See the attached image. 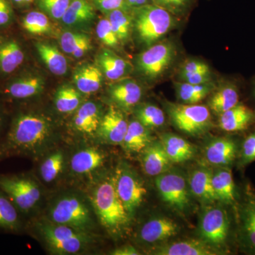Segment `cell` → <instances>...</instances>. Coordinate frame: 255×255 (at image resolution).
Listing matches in <instances>:
<instances>
[{"label": "cell", "instance_id": "1", "mask_svg": "<svg viewBox=\"0 0 255 255\" xmlns=\"http://www.w3.org/2000/svg\"><path fill=\"white\" fill-rule=\"evenodd\" d=\"M53 132L54 127L48 117L18 109L10 117L7 130L0 140V159L36 155L48 145Z\"/></svg>", "mask_w": 255, "mask_h": 255}, {"label": "cell", "instance_id": "2", "mask_svg": "<svg viewBox=\"0 0 255 255\" xmlns=\"http://www.w3.org/2000/svg\"><path fill=\"white\" fill-rule=\"evenodd\" d=\"M92 206L101 224L112 234L123 232L130 217L117 194L114 177L102 181L92 194Z\"/></svg>", "mask_w": 255, "mask_h": 255}, {"label": "cell", "instance_id": "3", "mask_svg": "<svg viewBox=\"0 0 255 255\" xmlns=\"http://www.w3.org/2000/svg\"><path fill=\"white\" fill-rule=\"evenodd\" d=\"M131 14L132 32L147 48L157 43L175 23L174 14L152 3L131 9Z\"/></svg>", "mask_w": 255, "mask_h": 255}, {"label": "cell", "instance_id": "4", "mask_svg": "<svg viewBox=\"0 0 255 255\" xmlns=\"http://www.w3.org/2000/svg\"><path fill=\"white\" fill-rule=\"evenodd\" d=\"M50 222L90 233L94 227L93 216L85 201L73 194L60 196L50 206Z\"/></svg>", "mask_w": 255, "mask_h": 255}, {"label": "cell", "instance_id": "5", "mask_svg": "<svg viewBox=\"0 0 255 255\" xmlns=\"http://www.w3.org/2000/svg\"><path fill=\"white\" fill-rule=\"evenodd\" d=\"M39 231L47 246L55 254H77L91 242L90 233L50 221L40 223Z\"/></svg>", "mask_w": 255, "mask_h": 255}, {"label": "cell", "instance_id": "6", "mask_svg": "<svg viewBox=\"0 0 255 255\" xmlns=\"http://www.w3.org/2000/svg\"><path fill=\"white\" fill-rule=\"evenodd\" d=\"M46 80L40 74L26 67L1 82L0 97L6 102H26L43 91Z\"/></svg>", "mask_w": 255, "mask_h": 255}, {"label": "cell", "instance_id": "7", "mask_svg": "<svg viewBox=\"0 0 255 255\" xmlns=\"http://www.w3.org/2000/svg\"><path fill=\"white\" fill-rule=\"evenodd\" d=\"M0 189L4 191L21 214H28L41 198L38 184L23 174L0 175Z\"/></svg>", "mask_w": 255, "mask_h": 255}, {"label": "cell", "instance_id": "8", "mask_svg": "<svg viewBox=\"0 0 255 255\" xmlns=\"http://www.w3.org/2000/svg\"><path fill=\"white\" fill-rule=\"evenodd\" d=\"M166 110L175 127L189 135H200L211 127V113L206 106L168 102Z\"/></svg>", "mask_w": 255, "mask_h": 255}, {"label": "cell", "instance_id": "9", "mask_svg": "<svg viewBox=\"0 0 255 255\" xmlns=\"http://www.w3.org/2000/svg\"><path fill=\"white\" fill-rule=\"evenodd\" d=\"M175 54V46L172 42L155 43L137 55V72L147 80H155L169 68Z\"/></svg>", "mask_w": 255, "mask_h": 255}, {"label": "cell", "instance_id": "10", "mask_svg": "<svg viewBox=\"0 0 255 255\" xmlns=\"http://www.w3.org/2000/svg\"><path fill=\"white\" fill-rule=\"evenodd\" d=\"M114 177L117 194L131 217L141 205L147 191L140 178L126 164L119 166Z\"/></svg>", "mask_w": 255, "mask_h": 255}, {"label": "cell", "instance_id": "11", "mask_svg": "<svg viewBox=\"0 0 255 255\" xmlns=\"http://www.w3.org/2000/svg\"><path fill=\"white\" fill-rule=\"evenodd\" d=\"M155 186L162 200L180 212L189 208L190 195L185 177L177 171H166L156 176Z\"/></svg>", "mask_w": 255, "mask_h": 255}, {"label": "cell", "instance_id": "12", "mask_svg": "<svg viewBox=\"0 0 255 255\" xmlns=\"http://www.w3.org/2000/svg\"><path fill=\"white\" fill-rule=\"evenodd\" d=\"M26 53L21 38L6 31L0 32V80L4 81L24 68Z\"/></svg>", "mask_w": 255, "mask_h": 255}, {"label": "cell", "instance_id": "13", "mask_svg": "<svg viewBox=\"0 0 255 255\" xmlns=\"http://www.w3.org/2000/svg\"><path fill=\"white\" fill-rule=\"evenodd\" d=\"M230 221L227 211L223 208H209L201 216L199 234L202 241L211 246H221L229 233Z\"/></svg>", "mask_w": 255, "mask_h": 255}, {"label": "cell", "instance_id": "14", "mask_svg": "<svg viewBox=\"0 0 255 255\" xmlns=\"http://www.w3.org/2000/svg\"><path fill=\"white\" fill-rule=\"evenodd\" d=\"M96 10L92 0H72L60 22L68 29L82 31L95 22Z\"/></svg>", "mask_w": 255, "mask_h": 255}, {"label": "cell", "instance_id": "15", "mask_svg": "<svg viewBox=\"0 0 255 255\" xmlns=\"http://www.w3.org/2000/svg\"><path fill=\"white\" fill-rule=\"evenodd\" d=\"M128 123L124 114L111 107L102 117L97 133L103 141L112 145H122L127 133Z\"/></svg>", "mask_w": 255, "mask_h": 255}, {"label": "cell", "instance_id": "16", "mask_svg": "<svg viewBox=\"0 0 255 255\" xmlns=\"http://www.w3.org/2000/svg\"><path fill=\"white\" fill-rule=\"evenodd\" d=\"M108 93L116 105L128 110L135 107L141 100L142 90L135 80L124 78L111 84Z\"/></svg>", "mask_w": 255, "mask_h": 255}, {"label": "cell", "instance_id": "17", "mask_svg": "<svg viewBox=\"0 0 255 255\" xmlns=\"http://www.w3.org/2000/svg\"><path fill=\"white\" fill-rule=\"evenodd\" d=\"M178 232L179 226L173 220L157 217L144 223L139 231L138 238L142 243L152 244L174 237Z\"/></svg>", "mask_w": 255, "mask_h": 255}, {"label": "cell", "instance_id": "18", "mask_svg": "<svg viewBox=\"0 0 255 255\" xmlns=\"http://www.w3.org/2000/svg\"><path fill=\"white\" fill-rule=\"evenodd\" d=\"M96 64L100 67L104 76L112 81L124 78L132 70L131 63L108 48L99 52L96 57Z\"/></svg>", "mask_w": 255, "mask_h": 255}, {"label": "cell", "instance_id": "19", "mask_svg": "<svg viewBox=\"0 0 255 255\" xmlns=\"http://www.w3.org/2000/svg\"><path fill=\"white\" fill-rule=\"evenodd\" d=\"M104 75L97 64L83 63L79 65L73 73L75 87L84 95H92L100 90Z\"/></svg>", "mask_w": 255, "mask_h": 255}, {"label": "cell", "instance_id": "20", "mask_svg": "<svg viewBox=\"0 0 255 255\" xmlns=\"http://www.w3.org/2000/svg\"><path fill=\"white\" fill-rule=\"evenodd\" d=\"M157 255H215L221 254L216 249L204 241L187 240V241L167 243L157 247L152 251Z\"/></svg>", "mask_w": 255, "mask_h": 255}, {"label": "cell", "instance_id": "21", "mask_svg": "<svg viewBox=\"0 0 255 255\" xmlns=\"http://www.w3.org/2000/svg\"><path fill=\"white\" fill-rule=\"evenodd\" d=\"M143 150L142 165L145 174L156 177L168 170L171 161L162 142H150Z\"/></svg>", "mask_w": 255, "mask_h": 255}, {"label": "cell", "instance_id": "22", "mask_svg": "<svg viewBox=\"0 0 255 255\" xmlns=\"http://www.w3.org/2000/svg\"><path fill=\"white\" fill-rule=\"evenodd\" d=\"M102 117L98 104L91 101L85 102L75 112L74 127L82 133L92 135L97 132Z\"/></svg>", "mask_w": 255, "mask_h": 255}, {"label": "cell", "instance_id": "23", "mask_svg": "<svg viewBox=\"0 0 255 255\" xmlns=\"http://www.w3.org/2000/svg\"><path fill=\"white\" fill-rule=\"evenodd\" d=\"M237 154V146L232 139L220 137L210 142L206 146V158L209 163L225 167L232 163Z\"/></svg>", "mask_w": 255, "mask_h": 255}, {"label": "cell", "instance_id": "24", "mask_svg": "<svg viewBox=\"0 0 255 255\" xmlns=\"http://www.w3.org/2000/svg\"><path fill=\"white\" fill-rule=\"evenodd\" d=\"M35 48L50 73L57 76H64L68 73V60L58 47L48 42L39 41L35 43Z\"/></svg>", "mask_w": 255, "mask_h": 255}, {"label": "cell", "instance_id": "25", "mask_svg": "<svg viewBox=\"0 0 255 255\" xmlns=\"http://www.w3.org/2000/svg\"><path fill=\"white\" fill-rule=\"evenodd\" d=\"M60 48L65 54L79 59L86 55L92 49V40L85 32L68 30L60 36Z\"/></svg>", "mask_w": 255, "mask_h": 255}, {"label": "cell", "instance_id": "26", "mask_svg": "<svg viewBox=\"0 0 255 255\" xmlns=\"http://www.w3.org/2000/svg\"><path fill=\"white\" fill-rule=\"evenodd\" d=\"M189 189L198 200L204 204L218 201L212 185V172L205 167L196 169L189 177Z\"/></svg>", "mask_w": 255, "mask_h": 255}, {"label": "cell", "instance_id": "27", "mask_svg": "<svg viewBox=\"0 0 255 255\" xmlns=\"http://www.w3.org/2000/svg\"><path fill=\"white\" fill-rule=\"evenodd\" d=\"M255 114L246 106L238 104L219 115V127L227 132L245 130L254 120Z\"/></svg>", "mask_w": 255, "mask_h": 255}, {"label": "cell", "instance_id": "28", "mask_svg": "<svg viewBox=\"0 0 255 255\" xmlns=\"http://www.w3.org/2000/svg\"><path fill=\"white\" fill-rule=\"evenodd\" d=\"M160 142L171 162L182 163L192 158L195 154V149L190 142L179 135L164 133Z\"/></svg>", "mask_w": 255, "mask_h": 255}, {"label": "cell", "instance_id": "29", "mask_svg": "<svg viewBox=\"0 0 255 255\" xmlns=\"http://www.w3.org/2000/svg\"><path fill=\"white\" fill-rule=\"evenodd\" d=\"M18 17V23L25 33L32 36L50 34L53 32V26L50 18L41 10L30 9L23 11Z\"/></svg>", "mask_w": 255, "mask_h": 255}, {"label": "cell", "instance_id": "30", "mask_svg": "<svg viewBox=\"0 0 255 255\" xmlns=\"http://www.w3.org/2000/svg\"><path fill=\"white\" fill-rule=\"evenodd\" d=\"M103 154L95 147L83 149L75 154L70 161V167L74 173H90L101 167L104 162Z\"/></svg>", "mask_w": 255, "mask_h": 255}, {"label": "cell", "instance_id": "31", "mask_svg": "<svg viewBox=\"0 0 255 255\" xmlns=\"http://www.w3.org/2000/svg\"><path fill=\"white\" fill-rule=\"evenodd\" d=\"M150 142H152V137L150 129L139 121L134 120L128 124L122 145L129 152H138L143 150Z\"/></svg>", "mask_w": 255, "mask_h": 255}, {"label": "cell", "instance_id": "32", "mask_svg": "<svg viewBox=\"0 0 255 255\" xmlns=\"http://www.w3.org/2000/svg\"><path fill=\"white\" fill-rule=\"evenodd\" d=\"M212 185L218 201L232 204L236 200V185L229 169L220 168L212 172Z\"/></svg>", "mask_w": 255, "mask_h": 255}, {"label": "cell", "instance_id": "33", "mask_svg": "<svg viewBox=\"0 0 255 255\" xmlns=\"http://www.w3.org/2000/svg\"><path fill=\"white\" fill-rule=\"evenodd\" d=\"M240 95L237 86L227 82L220 87L209 102V107L214 113L220 114L231 110L239 104Z\"/></svg>", "mask_w": 255, "mask_h": 255}, {"label": "cell", "instance_id": "34", "mask_svg": "<svg viewBox=\"0 0 255 255\" xmlns=\"http://www.w3.org/2000/svg\"><path fill=\"white\" fill-rule=\"evenodd\" d=\"M20 214L12 201L0 189V230L6 232H19L23 228Z\"/></svg>", "mask_w": 255, "mask_h": 255}, {"label": "cell", "instance_id": "35", "mask_svg": "<svg viewBox=\"0 0 255 255\" xmlns=\"http://www.w3.org/2000/svg\"><path fill=\"white\" fill-rule=\"evenodd\" d=\"M82 102V93L75 87L70 85H63L55 92V108L60 113L70 114L76 112L81 106Z\"/></svg>", "mask_w": 255, "mask_h": 255}, {"label": "cell", "instance_id": "36", "mask_svg": "<svg viewBox=\"0 0 255 255\" xmlns=\"http://www.w3.org/2000/svg\"><path fill=\"white\" fill-rule=\"evenodd\" d=\"M105 15L120 43L128 41L132 32L131 9L114 10Z\"/></svg>", "mask_w": 255, "mask_h": 255}, {"label": "cell", "instance_id": "37", "mask_svg": "<svg viewBox=\"0 0 255 255\" xmlns=\"http://www.w3.org/2000/svg\"><path fill=\"white\" fill-rule=\"evenodd\" d=\"M176 92L178 99L187 105H195L207 97L212 91L214 85L211 83L191 85L187 82H176Z\"/></svg>", "mask_w": 255, "mask_h": 255}, {"label": "cell", "instance_id": "38", "mask_svg": "<svg viewBox=\"0 0 255 255\" xmlns=\"http://www.w3.org/2000/svg\"><path fill=\"white\" fill-rule=\"evenodd\" d=\"M242 231L248 246L255 252V197L249 196L242 211Z\"/></svg>", "mask_w": 255, "mask_h": 255}, {"label": "cell", "instance_id": "39", "mask_svg": "<svg viewBox=\"0 0 255 255\" xmlns=\"http://www.w3.org/2000/svg\"><path fill=\"white\" fill-rule=\"evenodd\" d=\"M135 116L137 120L149 129L162 127L165 122L163 111L155 105L140 106L137 108Z\"/></svg>", "mask_w": 255, "mask_h": 255}, {"label": "cell", "instance_id": "40", "mask_svg": "<svg viewBox=\"0 0 255 255\" xmlns=\"http://www.w3.org/2000/svg\"><path fill=\"white\" fill-rule=\"evenodd\" d=\"M65 162L63 151L53 152L42 163L40 173L43 180L47 183L52 182L61 173Z\"/></svg>", "mask_w": 255, "mask_h": 255}, {"label": "cell", "instance_id": "41", "mask_svg": "<svg viewBox=\"0 0 255 255\" xmlns=\"http://www.w3.org/2000/svg\"><path fill=\"white\" fill-rule=\"evenodd\" d=\"M72 0H36L35 6L55 21L63 18Z\"/></svg>", "mask_w": 255, "mask_h": 255}, {"label": "cell", "instance_id": "42", "mask_svg": "<svg viewBox=\"0 0 255 255\" xmlns=\"http://www.w3.org/2000/svg\"><path fill=\"white\" fill-rule=\"evenodd\" d=\"M96 33L99 40L108 48H117L120 43L119 38L111 26L110 21L106 16L101 18L97 22Z\"/></svg>", "mask_w": 255, "mask_h": 255}, {"label": "cell", "instance_id": "43", "mask_svg": "<svg viewBox=\"0 0 255 255\" xmlns=\"http://www.w3.org/2000/svg\"><path fill=\"white\" fill-rule=\"evenodd\" d=\"M17 20L11 0H0V32L7 31Z\"/></svg>", "mask_w": 255, "mask_h": 255}, {"label": "cell", "instance_id": "44", "mask_svg": "<svg viewBox=\"0 0 255 255\" xmlns=\"http://www.w3.org/2000/svg\"><path fill=\"white\" fill-rule=\"evenodd\" d=\"M194 0H151L152 4L167 10L174 15L182 14L187 11Z\"/></svg>", "mask_w": 255, "mask_h": 255}, {"label": "cell", "instance_id": "45", "mask_svg": "<svg viewBox=\"0 0 255 255\" xmlns=\"http://www.w3.org/2000/svg\"><path fill=\"white\" fill-rule=\"evenodd\" d=\"M96 9L104 14L117 9L130 10L124 0H92Z\"/></svg>", "mask_w": 255, "mask_h": 255}, {"label": "cell", "instance_id": "46", "mask_svg": "<svg viewBox=\"0 0 255 255\" xmlns=\"http://www.w3.org/2000/svg\"><path fill=\"white\" fill-rule=\"evenodd\" d=\"M241 158L244 164L251 163L255 160V132L247 137L243 142Z\"/></svg>", "mask_w": 255, "mask_h": 255}, {"label": "cell", "instance_id": "47", "mask_svg": "<svg viewBox=\"0 0 255 255\" xmlns=\"http://www.w3.org/2000/svg\"><path fill=\"white\" fill-rule=\"evenodd\" d=\"M209 67L207 64L199 60H191L186 62L182 65L179 72V76L181 78L192 75V74L199 73V72L209 70Z\"/></svg>", "mask_w": 255, "mask_h": 255}, {"label": "cell", "instance_id": "48", "mask_svg": "<svg viewBox=\"0 0 255 255\" xmlns=\"http://www.w3.org/2000/svg\"><path fill=\"white\" fill-rule=\"evenodd\" d=\"M211 70H209L188 75L183 78L182 80L184 82L191 84V85H201V84L209 83L211 82Z\"/></svg>", "mask_w": 255, "mask_h": 255}, {"label": "cell", "instance_id": "49", "mask_svg": "<svg viewBox=\"0 0 255 255\" xmlns=\"http://www.w3.org/2000/svg\"><path fill=\"white\" fill-rule=\"evenodd\" d=\"M5 101L0 97V140L2 139L5 135L4 130L5 128H8L9 123V119L7 120L6 117H7V114H6V111L4 108V104Z\"/></svg>", "mask_w": 255, "mask_h": 255}, {"label": "cell", "instance_id": "50", "mask_svg": "<svg viewBox=\"0 0 255 255\" xmlns=\"http://www.w3.org/2000/svg\"><path fill=\"white\" fill-rule=\"evenodd\" d=\"M36 0H11L13 6L16 11L23 12L31 9L33 5H35Z\"/></svg>", "mask_w": 255, "mask_h": 255}, {"label": "cell", "instance_id": "51", "mask_svg": "<svg viewBox=\"0 0 255 255\" xmlns=\"http://www.w3.org/2000/svg\"><path fill=\"white\" fill-rule=\"evenodd\" d=\"M112 255H139L138 251L136 248L131 246H125L121 247L112 251Z\"/></svg>", "mask_w": 255, "mask_h": 255}, {"label": "cell", "instance_id": "52", "mask_svg": "<svg viewBox=\"0 0 255 255\" xmlns=\"http://www.w3.org/2000/svg\"><path fill=\"white\" fill-rule=\"evenodd\" d=\"M124 1L130 9L152 3L151 0H124Z\"/></svg>", "mask_w": 255, "mask_h": 255}, {"label": "cell", "instance_id": "53", "mask_svg": "<svg viewBox=\"0 0 255 255\" xmlns=\"http://www.w3.org/2000/svg\"></svg>", "mask_w": 255, "mask_h": 255}]
</instances>
